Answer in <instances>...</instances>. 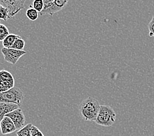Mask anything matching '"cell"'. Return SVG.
I'll use <instances>...</instances> for the list:
<instances>
[{"mask_svg": "<svg viewBox=\"0 0 154 136\" xmlns=\"http://www.w3.org/2000/svg\"><path fill=\"white\" fill-rule=\"evenodd\" d=\"M148 28L149 30V35L154 37V15L152 17V18L150 23L148 25Z\"/></svg>", "mask_w": 154, "mask_h": 136, "instance_id": "d6986e66", "label": "cell"}, {"mask_svg": "<svg viewBox=\"0 0 154 136\" xmlns=\"http://www.w3.org/2000/svg\"><path fill=\"white\" fill-rule=\"evenodd\" d=\"M9 35L8 28L4 24H0V41H3Z\"/></svg>", "mask_w": 154, "mask_h": 136, "instance_id": "9a60e30c", "label": "cell"}, {"mask_svg": "<svg viewBox=\"0 0 154 136\" xmlns=\"http://www.w3.org/2000/svg\"><path fill=\"white\" fill-rule=\"evenodd\" d=\"M32 7L33 8L35 9L38 13H40L44 9L43 0H34Z\"/></svg>", "mask_w": 154, "mask_h": 136, "instance_id": "e0dca14e", "label": "cell"}, {"mask_svg": "<svg viewBox=\"0 0 154 136\" xmlns=\"http://www.w3.org/2000/svg\"><path fill=\"white\" fill-rule=\"evenodd\" d=\"M0 4L8 9L11 18L24 9L21 7L18 0H0Z\"/></svg>", "mask_w": 154, "mask_h": 136, "instance_id": "ba28073f", "label": "cell"}, {"mask_svg": "<svg viewBox=\"0 0 154 136\" xmlns=\"http://www.w3.org/2000/svg\"><path fill=\"white\" fill-rule=\"evenodd\" d=\"M0 128H1V133L3 135L11 134L17 130L12 120L6 116L0 122Z\"/></svg>", "mask_w": 154, "mask_h": 136, "instance_id": "9c48e42d", "label": "cell"}, {"mask_svg": "<svg viewBox=\"0 0 154 136\" xmlns=\"http://www.w3.org/2000/svg\"><path fill=\"white\" fill-rule=\"evenodd\" d=\"M32 126L33 124L32 123H29L26 125L17 132V136H32L31 130Z\"/></svg>", "mask_w": 154, "mask_h": 136, "instance_id": "7c38bea8", "label": "cell"}, {"mask_svg": "<svg viewBox=\"0 0 154 136\" xmlns=\"http://www.w3.org/2000/svg\"><path fill=\"white\" fill-rule=\"evenodd\" d=\"M31 132H32V136H45L42 133V131L40 130L38 127L34 126V125H33L32 127Z\"/></svg>", "mask_w": 154, "mask_h": 136, "instance_id": "ac0fdd59", "label": "cell"}, {"mask_svg": "<svg viewBox=\"0 0 154 136\" xmlns=\"http://www.w3.org/2000/svg\"><path fill=\"white\" fill-rule=\"evenodd\" d=\"M5 116L9 117L12 120L17 130H20L24 126L26 118L23 110L20 107L14 110L12 112L7 114Z\"/></svg>", "mask_w": 154, "mask_h": 136, "instance_id": "52a82bcc", "label": "cell"}, {"mask_svg": "<svg viewBox=\"0 0 154 136\" xmlns=\"http://www.w3.org/2000/svg\"><path fill=\"white\" fill-rule=\"evenodd\" d=\"M0 24H1V23H0Z\"/></svg>", "mask_w": 154, "mask_h": 136, "instance_id": "cb8c5ba5", "label": "cell"}, {"mask_svg": "<svg viewBox=\"0 0 154 136\" xmlns=\"http://www.w3.org/2000/svg\"><path fill=\"white\" fill-rule=\"evenodd\" d=\"M24 47H25L24 40L22 39L21 38H18L15 41V42L14 43L11 48L14 49L23 50Z\"/></svg>", "mask_w": 154, "mask_h": 136, "instance_id": "2e32d148", "label": "cell"}, {"mask_svg": "<svg viewBox=\"0 0 154 136\" xmlns=\"http://www.w3.org/2000/svg\"><path fill=\"white\" fill-rule=\"evenodd\" d=\"M116 120V114L110 106L100 105L95 122L100 126L109 127L114 124Z\"/></svg>", "mask_w": 154, "mask_h": 136, "instance_id": "7a4b0ae2", "label": "cell"}, {"mask_svg": "<svg viewBox=\"0 0 154 136\" xmlns=\"http://www.w3.org/2000/svg\"><path fill=\"white\" fill-rule=\"evenodd\" d=\"M19 105L12 103H0V122L7 114L19 108Z\"/></svg>", "mask_w": 154, "mask_h": 136, "instance_id": "30bf717a", "label": "cell"}, {"mask_svg": "<svg viewBox=\"0 0 154 136\" xmlns=\"http://www.w3.org/2000/svg\"><path fill=\"white\" fill-rule=\"evenodd\" d=\"M14 87V79L11 73L7 70L0 71V92H6Z\"/></svg>", "mask_w": 154, "mask_h": 136, "instance_id": "5b68a950", "label": "cell"}, {"mask_svg": "<svg viewBox=\"0 0 154 136\" xmlns=\"http://www.w3.org/2000/svg\"><path fill=\"white\" fill-rule=\"evenodd\" d=\"M9 11L5 7L0 5V19L4 21H7L10 19Z\"/></svg>", "mask_w": 154, "mask_h": 136, "instance_id": "5bb4252c", "label": "cell"}, {"mask_svg": "<svg viewBox=\"0 0 154 136\" xmlns=\"http://www.w3.org/2000/svg\"><path fill=\"white\" fill-rule=\"evenodd\" d=\"M26 15L29 20L31 21H35L38 18V12L35 9L30 6V8L27 9L26 13Z\"/></svg>", "mask_w": 154, "mask_h": 136, "instance_id": "4fadbf2b", "label": "cell"}, {"mask_svg": "<svg viewBox=\"0 0 154 136\" xmlns=\"http://www.w3.org/2000/svg\"><path fill=\"white\" fill-rule=\"evenodd\" d=\"M1 51L3 56H4L5 60L8 62V63L11 64L12 65L16 64L20 58L27 53L26 51L24 50H17L12 49V48L7 49V48L5 47L2 48Z\"/></svg>", "mask_w": 154, "mask_h": 136, "instance_id": "277c9868", "label": "cell"}, {"mask_svg": "<svg viewBox=\"0 0 154 136\" xmlns=\"http://www.w3.org/2000/svg\"><path fill=\"white\" fill-rule=\"evenodd\" d=\"M24 98L23 92L19 88L15 86L6 92H0V103H12L20 106Z\"/></svg>", "mask_w": 154, "mask_h": 136, "instance_id": "3957f363", "label": "cell"}, {"mask_svg": "<svg viewBox=\"0 0 154 136\" xmlns=\"http://www.w3.org/2000/svg\"><path fill=\"white\" fill-rule=\"evenodd\" d=\"M0 5H1V4H0Z\"/></svg>", "mask_w": 154, "mask_h": 136, "instance_id": "603a6c76", "label": "cell"}, {"mask_svg": "<svg viewBox=\"0 0 154 136\" xmlns=\"http://www.w3.org/2000/svg\"><path fill=\"white\" fill-rule=\"evenodd\" d=\"M20 38L19 35L16 34H9L7 38L3 41V47L7 48V49H11L14 43L15 42L16 40Z\"/></svg>", "mask_w": 154, "mask_h": 136, "instance_id": "8fae6325", "label": "cell"}, {"mask_svg": "<svg viewBox=\"0 0 154 136\" xmlns=\"http://www.w3.org/2000/svg\"><path fill=\"white\" fill-rule=\"evenodd\" d=\"M100 107V105L97 99L89 97L81 102L79 105V112L83 120L95 122Z\"/></svg>", "mask_w": 154, "mask_h": 136, "instance_id": "6da1fadb", "label": "cell"}, {"mask_svg": "<svg viewBox=\"0 0 154 136\" xmlns=\"http://www.w3.org/2000/svg\"><path fill=\"white\" fill-rule=\"evenodd\" d=\"M69 0H54V2L46 9H43L39 13L40 15L44 16L46 14H49L50 16H53L54 14L60 11L63 9L66 5H67Z\"/></svg>", "mask_w": 154, "mask_h": 136, "instance_id": "8992f818", "label": "cell"}, {"mask_svg": "<svg viewBox=\"0 0 154 136\" xmlns=\"http://www.w3.org/2000/svg\"><path fill=\"white\" fill-rule=\"evenodd\" d=\"M54 0H43L44 3V9H46L47 7L51 6V5L54 2Z\"/></svg>", "mask_w": 154, "mask_h": 136, "instance_id": "ffe728a7", "label": "cell"}, {"mask_svg": "<svg viewBox=\"0 0 154 136\" xmlns=\"http://www.w3.org/2000/svg\"><path fill=\"white\" fill-rule=\"evenodd\" d=\"M26 1V0H18V2H19V3H20V5H21V7H23V8H24V3Z\"/></svg>", "mask_w": 154, "mask_h": 136, "instance_id": "44dd1931", "label": "cell"}, {"mask_svg": "<svg viewBox=\"0 0 154 136\" xmlns=\"http://www.w3.org/2000/svg\"><path fill=\"white\" fill-rule=\"evenodd\" d=\"M0 133H1V128H0Z\"/></svg>", "mask_w": 154, "mask_h": 136, "instance_id": "7402d4cb", "label": "cell"}]
</instances>
